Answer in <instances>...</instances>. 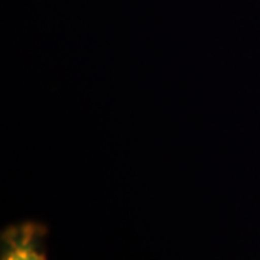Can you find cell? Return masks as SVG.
<instances>
[{"label":"cell","instance_id":"cell-1","mask_svg":"<svg viewBox=\"0 0 260 260\" xmlns=\"http://www.w3.org/2000/svg\"><path fill=\"white\" fill-rule=\"evenodd\" d=\"M45 229L34 221L13 224L2 234L0 260H48Z\"/></svg>","mask_w":260,"mask_h":260}]
</instances>
